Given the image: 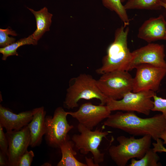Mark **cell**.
Returning a JSON list of instances; mask_svg holds the SVG:
<instances>
[{
  "label": "cell",
  "mask_w": 166,
  "mask_h": 166,
  "mask_svg": "<svg viewBox=\"0 0 166 166\" xmlns=\"http://www.w3.org/2000/svg\"><path fill=\"white\" fill-rule=\"evenodd\" d=\"M33 114V110L15 114L0 105V124L6 132L19 130L28 124Z\"/></svg>",
  "instance_id": "obj_14"
},
{
  "label": "cell",
  "mask_w": 166,
  "mask_h": 166,
  "mask_svg": "<svg viewBox=\"0 0 166 166\" xmlns=\"http://www.w3.org/2000/svg\"><path fill=\"white\" fill-rule=\"evenodd\" d=\"M125 9L156 10L160 9V0H127Z\"/></svg>",
  "instance_id": "obj_20"
},
{
  "label": "cell",
  "mask_w": 166,
  "mask_h": 166,
  "mask_svg": "<svg viewBox=\"0 0 166 166\" xmlns=\"http://www.w3.org/2000/svg\"><path fill=\"white\" fill-rule=\"evenodd\" d=\"M111 112L106 105H96L87 102L82 104L77 111L68 112V113L76 119L79 123L93 130L103 120L107 118Z\"/></svg>",
  "instance_id": "obj_11"
},
{
  "label": "cell",
  "mask_w": 166,
  "mask_h": 166,
  "mask_svg": "<svg viewBox=\"0 0 166 166\" xmlns=\"http://www.w3.org/2000/svg\"><path fill=\"white\" fill-rule=\"evenodd\" d=\"M34 155L33 152L27 150L21 157L17 166H30Z\"/></svg>",
  "instance_id": "obj_24"
},
{
  "label": "cell",
  "mask_w": 166,
  "mask_h": 166,
  "mask_svg": "<svg viewBox=\"0 0 166 166\" xmlns=\"http://www.w3.org/2000/svg\"><path fill=\"white\" fill-rule=\"evenodd\" d=\"M156 94L151 90L128 92L122 98L115 100L108 98L106 105L111 111L136 112L148 115L153 107L152 99Z\"/></svg>",
  "instance_id": "obj_5"
},
{
  "label": "cell",
  "mask_w": 166,
  "mask_h": 166,
  "mask_svg": "<svg viewBox=\"0 0 166 166\" xmlns=\"http://www.w3.org/2000/svg\"><path fill=\"white\" fill-rule=\"evenodd\" d=\"M68 112L58 107L55 110L53 117H45V138L50 146L59 148L60 145L69 136L68 133L74 127L68 123Z\"/></svg>",
  "instance_id": "obj_8"
},
{
  "label": "cell",
  "mask_w": 166,
  "mask_h": 166,
  "mask_svg": "<svg viewBox=\"0 0 166 166\" xmlns=\"http://www.w3.org/2000/svg\"><path fill=\"white\" fill-rule=\"evenodd\" d=\"M128 71L141 64H148L166 69L164 46L163 45L149 43L133 51Z\"/></svg>",
  "instance_id": "obj_10"
},
{
  "label": "cell",
  "mask_w": 166,
  "mask_h": 166,
  "mask_svg": "<svg viewBox=\"0 0 166 166\" xmlns=\"http://www.w3.org/2000/svg\"><path fill=\"white\" fill-rule=\"evenodd\" d=\"M160 4L161 7H163L166 10V3L164 2L161 1Z\"/></svg>",
  "instance_id": "obj_30"
},
{
  "label": "cell",
  "mask_w": 166,
  "mask_h": 166,
  "mask_svg": "<svg viewBox=\"0 0 166 166\" xmlns=\"http://www.w3.org/2000/svg\"><path fill=\"white\" fill-rule=\"evenodd\" d=\"M33 118L28 124L31 136L30 145L35 147L41 142L46 131L45 118L46 112L43 107L34 109Z\"/></svg>",
  "instance_id": "obj_15"
},
{
  "label": "cell",
  "mask_w": 166,
  "mask_h": 166,
  "mask_svg": "<svg viewBox=\"0 0 166 166\" xmlns=\"http://www.w3.org/2000/svg\"><path fill=\"white\" fill-rule=\"evenodd\" d=\"M77 129L79 134H74L72 140L76 148L84 155L91 152L95 163L98 166L104 160V154L101 153L98 148L103 139L111 132L102 131L100 129L94 131L78 124Z\"/></svg>",
  "instance_id": "obj_7"
},
{
  "label": "cell",
  "mask_w": 166,
  "mask_h": 166,
  "mask_svg": "<svg viewBox=\"0 0 166 166\" xmlns=\"http://www.w3.org/2000/svg\"><path fill=\"white\" fill-rule=\"evenodd\" d=\"M152 139L150 135L144 136L139 139L134 136H119L117 139L119 144L110 147L109 155L117 165L126 166L130 159H140L143 157L150 148Z\"/></svg>",
  "instance_id": "obj_4"
},
{
  "label": "cell",
  "mask_w": 166,
  "mask_h": 166,
  "mask_svg": "<svg viewBox=\"0 0 166 166\" xmlns=\"http://www.w3.org/2000/svg\"><path fill=\"white\" fill-rule=\"evenodd\" d=\"M9 35L12 36L17 35L15 31L10 28L0 29V46L1 48L6 46L15 42V39L9 37Z\"/></svg>",
  "instance_id": "obj_22"
},
{
  "label": "cell",
  "mask_w": 166,
  "mask_h": 166,
  "mask_svg": "<svg viewBox=\"0 0 166 166\" xmlns=\"http://www.w3.org/2000/svg\"><path fill=\"white\" fill-rule=\"evenodd\" d=\"M96 99L100 104H106L108 98L101 92L95 80L90 75L81 73L70 81L64 102V107L70 109L77 107L81 99Z\"/></svg>",
  "instance_id": "obj_3"
},
{
  "label": "cell",
  "mask_w": 166,
  "mask_h": 166,
  "mask_svg": "<svg viewBox=\"0 0 166 166\" xmlns=\"http://www.w3.org/2000/svg\"><path fill=\"white\" fill-rule=\"evenodd\" d=\"M8 165V160L6 155L1 151L0 152V166Z\"/></svg>",
  "instance_id": "obj_27"
},
{
  "label": "cell",
  "mask_w": 166,
  "mask_h": 166,
  "mask_svg": "<svg viewBox=\"0 0 166 166\" xmlns=\"http://www.w3.org/2000/svg\"><path fill=\"white\" fill-rule=\"evenodd\" d=\"M165 40H166V38H165Z\"/></svg>",
  "instance_id": "obj_33"
},
{
  "label": "cell",
  "mask_w": 166,
  "mask_h": 166,
  "mask_svg": "<svg viewBox=\"0 0 166 166\" xmlns=\"http://www.w3.org/2000/svg\"><path fill=\"white\" fill-rule=\"evenodd\" d=\"M133 78L132 92L158 90L161 81L166 75V69L148 64L137 66Z\"/></svg>",
  "instance_id": "obj_9"
},
{
  "label": "cell",
  "mask_w": 166,
  "mask_h": 166,
  "mask_svg": "<svg viewBox=\"0 0 166 166\" xmlns=\"http://www.w3.org/2000/svg\"><path fill=\"white\" fill-rule=\"evenodd\" d=\"M8 142V165L17 166L21 157L30 145L31 136L28 125L18 131L6 132Z\"/></svg>",
  "instance_id": "obj_12"
},
{
  "label": "cell",
  "mask_w": 166,
  "mask_h": 166,
  "mask_svg": "<svg viewBox=\"0 0 166 166\" xmlns=\"http://www.w3.org/2000/svg\"><path fill=\"white\" fill-rule=\"evenodd\" d=\"M156 143L153 144L154 148H153L156 152H166V148L163 146V142L161 140L159 139L156 140Z\"/></svg>",
  "instance_id": "obj_26"
},
{
  "label": "cell",
  "mask_w": 166,
  "mask_h": 166,
  "mask_svg": "<svg viewBox=\"0 0 166 166\" xmlns=\"http://www.w3.org/2000/svg\"><path fill=\"white\" fill-rule=\"evenodd\" d=\"M3 128L0 124V148L1 151L7 156L8 142L6 134L3 131Z\"/></svg>",
  "instance_id": "obj_25"
},
{
  "label": "cell",
  "mask_w": 166,
  "mask_h": 166,
  "mask_svg": "<svg viewBox=\"0 0 166 166\" xmlns=\"http://www.w3.org/2000/svg\"><path fill=\"white\" fill-rule=\"evenodd\" d=\"M38 41L32 34L27 38L21 39L12 44L0 49V53L2 54V59L6 60L7 57L11 56H18L17 49L20 46L26 45H37Z\"/></svg>",
  "instance_id": "obj_18"
},
{
  "label": "cell",
  "mask_w": 166,
  "mask_h": 166,
  "mask_svg": "<svg viewBox=\"0 0 166 166\" xmlns=\"http://www.w3.org/2000/svg\"><path fill=\"white\" fill-rule=\"evenodd\" d=\"M160 138L163 140V143L166 144V130H164L161 134Z\"/></svg>",
  "instance_id": "obj_29"
},
{
  "label": "cell",
  "mask_w": 166,
  "mask_h": 166,
  "mask_svg": "<svg viewBox=\"0 0 166 166\" xmlns=\"http://www.w3.org/2000/svg\"><path fill=\"white\" fill-rule=\"evenodd\" d=\"M98 86L108 98L119 100L127 93L132 91L133 78L127 71H116L101 75Z\"/></svg>",
  "instance_id": "obj_6"
},
{
  "label": "cell",
  "mask_w": 166,
  "mask_h": 166,
  "mask_svg": "<svg viewBox=\"0 0 166 166\" xmlns=\"http://www.w3.org/2000/svg\"><path fill=\"white\" fill-rule=\"evenodd\" d=\"M85 160L87 166H97L95 163L93 158L92 159L86 157H85Z\"/></svg>",
  "instance_id": "obj_28"
},
{
  "label": "cell",
  "mask_w": 166,
  "mask_h": 166,
  "mask_svg": "<svg viewBox=\"0 0 166 166\" xmlns=\"http://www.w3.org/2000/svg\"><path fill=\"white\" fill-rule=\"evenodd\" d=\"M166 35V21L160 15L145 21L139 29L137 37L150 43L160 40H165Z\"/></svg>",
  "instance_id": "obj_13"
},
{
  "label": "cell",
  "mask_w": 166,
  "mask_h": 166,
  "mask_svg": "<svg viewBox=\"0 0 166 166\" xmlns=\"http://www.w3.org/2000/svg\"><path fill=\"white\" fill-rule=\"evenodd\" d=\"M161 1L164 2L166 3V0H160Z\"/></svg>",
  "instance_id": "obj_31"
},
{
  "label": "cell",
  "mask_w": 166,
  "mask_h": 166,
  "mask_svg": "<svg viewBox=\"0 0 166 166\" xmlns=\"http://www.w3.org/2000/svg\"><path fill=\"white\" fill-rule=\"evenodd\" d=\"M104 6L110 10L114 11L123 22L124 25L127 26L130 23L128 17L124 6L121 0H101Z\"/></svg>",
  "instance_id": "obj_19"
},
{
  "label": "cell",
  "mask_w": 166,
  "mask_h": 166,
  "mask_svg": "<svg viewBox=\"0 0 166 166\" xmlns=\"http://www.w3.org/2000/svg\"><path fill=\"white\" fill-rule=\"evenodd\" d=\"M160 157L153 148H149L144 155L139 160L131 159L129 166H158L161 165L158 163Z\"/></svg>",
  "instance_id": "obj_21"
},
{
  "label": "cell",
  "mask_w": 166,
  "mask_h": 166,
  "mask_svg": "<svg viewBox=\"0 0 166 166\" xmlns=\"http://www.w3.org/2000/svg\"><path fill=\"white\" fill-rule=\"evenodd\" d=\"M74 144L69 140V136L59 145L62 154L57 166H87V164L78 161L75 157L76 152L73 149Z\"/></svg>",
  "instance_id": "obj_17"
},
{
  "label": "cell",
  "mask_w": 166,
  "mask_h": 166,
  "mask_svg": "<svg viewBox=\"0 0 166 166\" xmlns=\"http://www.w3.org/2000/svg\"><path fill=\"white\" fill-rule=\"evenodd\" d=\"M27 8L34 15L35 18L37 28L32 34L34 38L38 41L46 32L49 30L53 14L48 12L46 7L38 11Z\"/></svg>",
  "instance_id": "obj_16"
},
{
  "label": "cell",
  "mask_w": 166,
  "mask_h": 166,
  "mask_svg": "<svg viewBox=\"0 0 166 166\" xmlns=\"http://www.w3.org/2000/svg\"><path fill=\"white\" fill-rule=\"evenodd\" d=\"M126 0H121V1L122 2H124Z\"/></svg>",
  "instance_id": "obj_32"
},
{
  "label": "cell",
  "mask_w": 166,
  "mask_h": 166,
  "mask_svg": "<svg viewBox=\"0 0 166 166\" xmlns=\"http://www.w3.org/2000/svg\"><path fill=\"white\" fill-rule=\"evenodd\" d=\"M128 27L124 25L116 30L114 41L108 47L106 54L103 57L102 65L96 70L102 75L116 71H128L132 59V52L128 46Z\"/></svg>",
  "instance_id": "obj_2"
},
{
  "label": "cell",
  "mask_w": 166,
  "mask_h": 166,
  "mask_svg": "<svg viewBox=\"0 0 166 166\" xmlns=\"http://www.w3.org/2000/svg\"><path fill=\"white\" fill-rule=\"evenodd\" d=\"M104 126L121 130L134 136L150 135L156 140L166 128V119L162 114L142 118L133 112H117L110 114Z\"/></svg>",
  "instance_id": "obj_1"
},
{
  "label": "cell",
  "mask_w": 166,
  "mask_h": 166,
  "mask_svg": "<svg viewBox=\"0 0 166 166\" xmlns=\"http://www.w3.org/2000/svg\"><path fill=\"white\" fill-rule=\"evenodd\" d=\"M153 107L152 111L161 112L166 119V99L159 97L156 94L153 96Z\"/></svg>",
  "instance_id": "obj_23"
},
{
  "label": "cell",
  "mask_w": 166,
  "mask_h": 166,
  "mask_svg": "<svg viewBox=\"0 0 166 166\" xmlns=\"http://www.w3.org/2000/svg\"></svg>",
  "instance_id": "obj_34"
}]
</instances>
